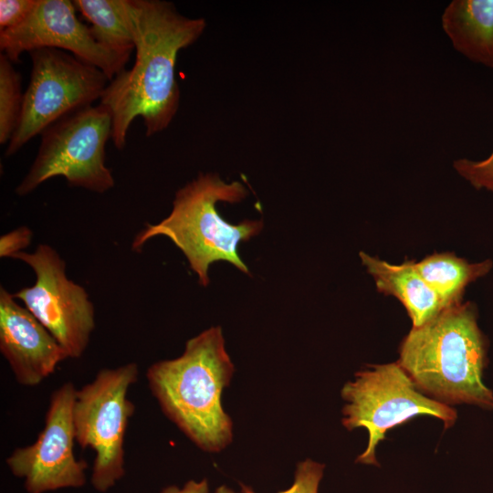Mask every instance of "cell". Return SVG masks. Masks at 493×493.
I'll use <instances>...</instances> for the list:
<instances>
[{
	"label": "cell",
	"instance_id": "obj_1",
	"mask_svg": "<svg viewBox=\"0 0 493 493\" xmlns=\"http://www.w3.org/2000/svg\"><path fill=\"white\" fill-rule=\"evenodd\" d=\"M131 31L135 62L108 84L100 102L110 113L111 140L122 150L135 118L143 120L146 136L164 131L180 103L175 64L180 50L204 33L203 17L180 14L173 3L163 0H124Z\"/></svg>",
	"mask_w": 493,
	"mask_h": 493
},
{
	"label": "cell",
	"instance_id": "obj_2",
	"mask_svg": "<svg viewBox=\"0 0 493 493\" xmlns=\"http://www.w3.org/2000/svg\"><path fill=\"white\" fill-rule=\"evenodd\" d=\"M235 371L219 326L185 343L183 354L153 363L146 377L165 415L205 452H220L233 439L222 393Z\"/></svg>",
	"mask_w": 493,
	"mask_h": 493
},
{
	"label": "cell",
	"instance_id": "obj_3",
	"mask_svg": "<svg viewBox=\"0 0 493 493\" xmlns=\"http://www.w3.org/2000/svg\"><path fill=\"white\" fill-rule=\"evenodd\" d=\"M486 341L470 303L444 309L413 327L399 347L397 362L425 395L447 405L493 409V392L483 382Z\"/></svg>",
	"mask_w": 493,
	"mask_h": 493
},
{
	"label": "cell",
	"instance_id": "obj_4",
	"mask_svg": "<svg viewBox=\"0 0 493 493\" xmlns=\"http://www.w3.org/2000/svg\"><path fill=\"white\" fill-rule=\"evenodd\" d=\"M248 192L240 182L226 183L215 173H200L180 188L170 215L161 222L147 224L133 239L131 247L141 251L150 239L164 236L185 256L190 267L206 287L211 264L226 261L238 270L250 274L238 254V245L258 235L262 220H244L233 225L218 213L219 202L238 203Z\"/></svg>",
	"mask_w": 493,
	"mask_h": 493
},
{
	"label": "cell",
	"instance_id": "obj_5",
	"mask_svg": "<svg viewBox=\"0 0 493 493\" xmlns=\"http://www.w3.org/2000/svg\"><path fill=\"white\" fill-rule=\"evenodd\" d=\"M346 402L342 425L348 430L363 427L368 432L366 449L356 463L380 466L375 449L387 432L412 418L427 415L441 420L445 429L452 427L457 413L421 392L407 372L396 362L369 365L357 372L341 388Z\"/></svg>",
	"mask_w": 493,
	"mask_h": 493
},
{
	"label": "cell",
	"instance_id": "obj_6",
	"mask_svg": "<svg viewBox=\"0 0 493 493\" xmlns=\"http://www.w3.org/2000/svg\"><path fill=\"white\" fill-rule=\"evenodd\" d=\"M111 131L110 113L101 104L61 118L40 134L37 154L16 194L26 195L55 176H63L71 187L99 194L113 188V175L105 164Z\"/></svg>",
	"mask_w": 493,
	"mask_h": 493
},
{
	"label": "cell",
	"instance_id": "obj_7",
	"mask_svg": "<svg viewBox=\"0 0 493 493\" xmlns=\"http://www.w3.org/2000/svg\"><path fill=\"white\" fill-rule=\"evenodd\" d=\"M29 55L30 81L5 157L61 118L100 100L110 82L100 68L67 51L44 47Z\"/></svg>",
	"mask_w": 493,
	"mask_h": 493
},
{
	"label": "cell",
	"instance_id": "obj_8",
	"mask_svg": "<svg viewBox=\"0 0 493 493\" xmlns=\"http://www.w3.org/2000/svg\"><path fill=\"white\" fill-rule=\"evenodd\" d=\"M135 362L100 370L94 380L76 390L73 424L76 442L95 454L91 483L107 491L123 477L124 436L134 404L128 391L138 378Z\"/></svg>",
	"mask_w": 493,
	"mask_h": 493
},
{
	"label": "cell",
	"instance_id": "obj_9",
	"mask_svg": "<svg viewBox=\"0 0 493 493\" xmlns=\"http://www.w3.org/2000/svg\"><path fill=\"white\" fill-rule=\"evenodd\" d=\"M11 257L27 264L37 278L32 287L16 292L15 299L51 333L68 358H79L95 327L94 307L86 289L68 278L65 261L49 245Z\"/></svg>",
	"mask_w": 493,
	"mask_h": 493
},
{
	"label": "cell",
	"instance_id": "obj_10",
	"mask_svg": "<svg viewBox=\"0 0 493 493\" xmlns=\"http://www.w3.org/2000/svg\"><path fill=\"white\" fill-rule=\"evenodd\" d=\"M76 389L71 383L58 388L51 396L45 426L31 445L16 448L7 458L12 473L25 478L29 493L62 488H78L86 482L83 460L73 452L75 430L73 406Z\"/></svg>",
	"mask_w": 493,
	"mask_h": 493
},
{
	"label": "cell",
	"instance_id": "obj_11",
	"mask_svg": "<svg viewBox=\"0 0 493 493\" xmlns=\"http://www.w3.org/2000/svg\"><path fill=\"white\" fill-rule=\"evenodd\" d=\"M76 11L73 1L38 0L21 25L0 32L2 54L18 63L24 52L44 47L64 50L97 67L110 81L125 69L130 58L99 44Z\"/></svg>",
	"mask_w": 493,
	"mask_h": 493
},
{
	"label": "cell",
	"instance_id": "obj_12",
	"mask_svg": "<svg viewBox=\"0 0 493 493\" xmlns=\"http://www.w3.org/2000/svg\"><path fill=\"white\" fill-rule=\"evenodd\" d=\"M0 351L16 380L36 386L68 355L51 333L5 288H0Z\"/></svg>",
	"mask_w": 493,
	"mask_h": 493
},
{
	"label": "cell",
	"instance_id": "obj_13",
	"mask_svg": "<svg viewBox=\"0 0 493 493\" xmlns=\"http://www.w3.org/2000/svg\"><path fill=\"white\" fill-rule=\"evenodd\" d=\"M360 257L378 291L393 296L402 302L413 327L425 324L446 308L420 276L414 261L391 264L365 252H360Z\"/></svg>",
	"mask_w": 493,
	"mask_h": 493
},
{
	"label": "cell",
	"instance_id": "obj_14",
	"mask_svg": "<svg viewBox=\"0 0 493 493\" xmlns=\"http://www.w3.org/2000/svg\"><path fill=\"white\" fill-rule=\"evenodd\" d=\"M442 26L454 47L475 63L493 68V0H454Z\"/></svg>",
	"mask_w": 493,
	"mask_h": 493
},
{
	"label": "cell",
	"instance_id": "obj_15",
	"mask_svg": "<svg viewBox=\"0 0 493 493\" xmlns=\"http://www.w3.org/2000/svg\"><path fill=\"white\" fill-rule=\"evenodd\" d=\"M420 276L447 308L461 302L466 287L487 275L492 261L469 263L453 253H435L414 262Z\"/></svg>",
	"mask_w": 493,
	"mask_h": 493
},
{
	"label": "cell",
	"instance_id": "obj_16",
	"mask_svg": "<svg viewBox=\"0 0 493 493\" xmlns=\"http://www.w3.org/2000/svg\"><path fill=\"white\" fill-rule=\"evenodd\" d=\"M95 40L122 56H131L134 43L124 9V0H74Z\"/></svg>",
	"mask_w": 493,
	"mask_h": 493
},
{
	"label": "cell",
	"instance_id": "obj_17",
	"mask_svg": "<svg viewBox=\"0 0 493 493\" xmlns=\"http://www.w3.org/2000/svg\"><path fill=\"white\" fill-rule=\"evenodd\" d=\"M21 75L6 56L0 55V143H8L21 114Z\"/></svg>",
	"mask_w": 493,
	"mask_h": 493
},
{
	"label": "cell",
	"instance_id": "obj_18",
	"mask_svg": "<svg viewBox=\"0 0 493 493\" xmlns=\"http://www.w3.org/2000/svg\"><path fill=\"white\" fill-rule=\"evenodd\" d=\"M324 468V464L309 458L299 462L292 486L278 493H319V486L323 477ZM241 488L242 493H256L244 484H241Z\"/></svg>",
	"mask_w": 493,
	"mask_h": 493
},
{
	"label": "cell",
	"instance_id": "obj_19",
	"mask_svg": "<svg viewBox=\"0 0 493 493\" xmlns=\"http://www.w3.org/2000/svg\"><path fill=\"white\" fill-rule=\"evenodd\" d=\"M454 168L476 189L493 193V152L482 161L458 159L454 162Z\"/></svg>",
	"mask_w": 493,
	"mask_h": 493
},
{
	"label": "cell",
	"instance_id": "obj_20",
	"mask_svg": "<svg viewBox=\"0 0 493 493\" xmlns=\"http://www.w3.org/2000/svg\"><path fill=\"white\" fill-rule=\"evenodd\" d=\"M38 0H1L0 32L21 25L33 12Z\"/></svg>",
	"mask_w": 493,
	"mask_h": 493
},
{
	"label": "cell",
	"instance_id": "obj_21",
	"mask_svg": "<svg viewBox=\"0 0 493 493\" xmlns=\"http://www.w3.org/2000/svg\"><path fill=\"white\" fill-rule=\"evenodd\" d=\"M33 232L27 226H20L0 237V257H11L27 247L32 239Z\"/></svg>",
	"mask_w": 493,
	"mask_h": 493
},
{
	"label": "cell",
	"instance_id": "obj_22",
	"mask_svg": "<svg viewBox=\"0 0 493 493\" xmlns=\"http://www.w3.org/2000/svg\"><path fill=\"white\" fill-rule=\"evenodd\" d=\"M209 487L206 479L201 481L190 480L182 488L170 486L164 488L162 493H208Z\"/></svg>",
	"mask_w": 493,
	"mask_h": 493
},
{
	"label": "cell",
	"instance_id": "obj_23",
	"mask_svg": "<svg viewBox=\"0 0 493 493\" xmlns=\"http://www.w3.org/2000/svg\"><path fill=\"white\" fill-rule=\"evenodd\" d=\"M215 493H236L233 489L229 488L228 487L222 485L218 487Z\"/></svg>",
	"mask_w": 493,
	"mask_h": 493
}]
</instances>
